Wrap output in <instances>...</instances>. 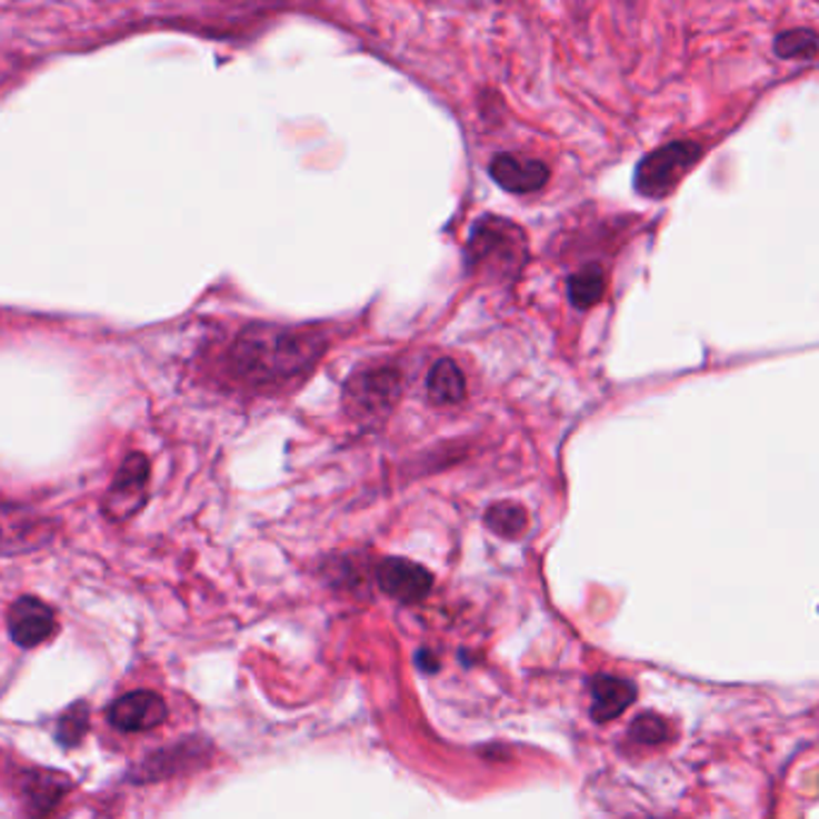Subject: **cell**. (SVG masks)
Instances as JSON below:
<instances>
[{
	"label": "cell",
	"mask_w": 819,
	"mask_h": 819,
	"mask_svg": "<svg viewBox=\"0 0 819 819\" xmlns=\"http://www.w3.org/2000/svg\"><path fill=\"white\" fill-rule=\"evenodd\" d=\"M488 173L502 190L512 192V196H529V192L541 190L550 178L546 161L508 152L493 157V161L488 163Z\"/></svg>",
	"instance_id": "obj_7"
},
{
	"label": "cell",
	"mask_w": 819,
	"mask_h": 819,
	"mask_svg": "<svg viewBox=\"0 0 819 819\" xmlns=\"http://www.w3.org/2000/svg\"><path fill=\"white\" fill-rule=\"evenodd\" d=\"M606 270L601 264H587L582 270L575 272L568 279V296L570 303L577 310H587L593 308L599 301H603L606 296Z\"/></svg>",
	"instance_id": "obj_13"
},
{
	"label": "cell",
	"mask_w": 819,
	"mask_h": 819,
	"mask_svg": "<svg viewBox=\"0 0 819 819\" xmlns=\"http://www.w3.org/2000/svg\"><path fill=\"white\" fill-rule=\"evenodd\" d=\"M327 344L320 332L248 324L231 347L233 372L248 384H289L316 368Z\"/></svg>",
	"instance_id": "obj_1"
},
{
	"label": "cell",
	"mask_w": 819,
	"mask_h": 819,
	"mask_svg": "<svg viewBox=\"0 0 819 819\" xmlns=\"http://www.w3.org/2000/svg\"><path fill=\"white\" fill-rule=\"evenodd\" d=\"M486 527L502 539H519L529 527V515L517 502H496L486 510Z\"/></svg>",
	"instance_id": "obj_14"
},
{
	"label": "cell",
	"mask_w": 819,
	"mask_h": 819,
	"mask_svg": "<svg viewBox=\"0 0 819 819\" xmlns=\"http://www.w3.org/2000/svg\"><path fill=\"white\" fill-rule=\"evenodd\" d=\"M529 262V241L519 223L502 217H481L465 246L467 272L510 284Z\"/></svg>",
	"instance_id": "obj_2"
},
{
	"label": "cell",
	"mask_w": 819,
	"mask_h": 819,
	"mask_svg": "<svg viewBox=\"0 0 819 819\" xmlns=\"http://www.w3.org/2000/svg\"><path fill=\"white\" fill-rule=\"evenodd\" d=\"M8 630L10 637L24 649H34L56 635L58 620L51 606L34 599V596H24L12 603L8 613Z\"/></svg>",
	"instance_id": "obj_6"
},
{
	"label": "cell",
	"mask_w": 819,
	"mask_h": 819,
	"mask_svg": "<svg viewBox=\"0 0 819 819\" xmlns=\"http://www.w3.org/2000/svg\"><path fill=\"white\" fill-rule=\"evenodd\" d=\"M380 589L401 603H416L426 599L433 589V577L419 562L407 558H384L378 565Z\"/></svg>",
	"instance_id": "obj_8"
},
{
	"label": "cell",
	"mask_w": 819,
	"mask_h": 819,
	"mask_svg": "<svg viewBox=\"0 0 819 819\" xmlns=\"http://www.w3.org/2000/svg\"><path fill=\"white\" fill-rule=\"evenodd\" d=\"M84 731H87V711L82 705L70 709L61 719V723H58V738H61L63 745H78Z\"/></svg>",
	"instance_id": "obj_17"
},
{
	"label": "cell",
	"mask_w": 819,
	"mask_h": 819,
	"mask_svg": "<svg viewBox=\"0 0 819 819\" xmlns=\"http://www.w3.org/2000/svg\"><path fill=\"white\" fill-rule=\"evenodd\" d=\"M591 717L606 723L618 719L620 713L628 709L637 699V688L630 680H622L616 676H596L591 680Z\"/></svg>",
	"instance_id": "obj_10"
},
{
	"label": "cell",
	"mask_w": 819,
	"mask_h": 819,
	"mask_svg": "<svg viewBox=\"0 0 819 819\" xmlns=\"http://www.w3.org/2000/svg\"><path fill=\"white\" fill-rule=\"evenodd\" d=\"M41 519L27 515L20 508L0 505V553H18L41 541Z\"/></svg>",
	"instance_id": "obj_11"
},
{
	"label": "cell",
	"mask_w": 819,
	"mask_h": 819,
	"mask_svg": "<svg viewBox=\"0 0 819 819\" xmlns=\"http://www.w3.org/2000/svg\"><path fill=\"white\" fill-rule=\"evenodd\" d=\"M147 483H149L147 457L140 452L126 457L107 496V512L113 519H128L130 515H136L147 498Z\"/></svg>",
	"instance_id": "obj_5"
},
{
	"label": "cell",
	"mask_w": 819,
	"mask_h": 819,
	"mask_svg": "<svg viewBox=\"0 0 819 819\" xmlns=\"http://www.w3.org/2000/svg\"><path fill=\"white\" fill-rule=\"evenodd\" d=\"M401 397V372L394 366H366L344 387L347 411L359 423H382Z\"/></svg>",
	"instance_id": "obj_3"
},
{
	"label": "cell",
	"mask_w": 819,
	"mask_h": 819,
	"mask_svg": "<svg viewBox=\"0 0 819 819\" xmlns=\"http://www.w3.org/2000/svg\"><path fill=\"white\" fill-rule=\"evenodd\" d=\"M773 53L786 61H812L817 56V34L812 29H788L773 41Z\"/></svg>",
	"instance_id": "obj_15"
},
{
	"label": "cell",
	"mask_w": 819,
	"mask_h": 819,
	"mask_svg": "<svg viewBox=\"0 0 819 819\" xmlns=\"http://www.w3.org/2000/svg\"><path fill=\"white\" fill-rule=\"evenodd\" d=\"M630 736L637 742L659 745L668 736V726L661 717H657V713H642V717L635 719V723L630 728Z\"/></svg>",
	"instance_id": "obj_16"
},
{
	"label": "cell",
	"mask_w": 819,
	"mask_h": 819,
	"mask_svg": "<svg viewBox=\"0 0 819 819\" xmlns=\"http://www.w3.org/2000/svg\"><path fill=\"white\" fill-rule=\"evenodd\" d=\"M167 719V705L163 699L154 692H128L121 699H116L111 711H109V721L118 728V731L126 733H140V731H149V728H157Z\"/></svg>",
	"instance_id": "obj_9"
},
{
	"label": "cell",
	"mask_w": 819,
	"mask_h": 819,
	"mask_svg": "<svg viewBox=\"0 0 819 819\" xmlns=\"http://www.w3.org/2000/svg\"><path fill=\"white\" fill-rule=\"evenodd\" d=\"M705 149L697 140H676L653 149L635 169V190L649 200H661L676 190Z\"/></svg>",
	"instance_id": "obj_4"
},
{
	"label": "cell",
	"mask_w": 819,
	"mask_h": 819,
	"mask_svg": "<svg viewBox=\"0 0 819 819\" xmlns=\"http://www.w3.org/2000/svg\"><path fill=\"white\" fill-rule=\"evenodd\" d=\"M428 399L436 407H457L467 397V378L452 359H440L428 370L426 380Z\"/></svg>",
	"instance_id": "obj_12"
}]
</instances>
